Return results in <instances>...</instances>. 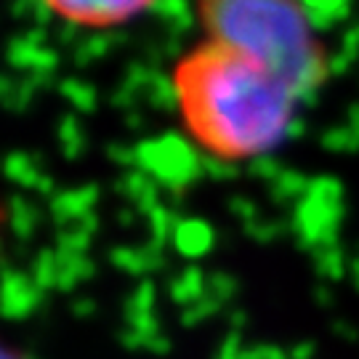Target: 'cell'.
I'll use <instances>...</instances> for the list:
<instances>
[{
    "label": "cell",
    "instance_id": "12",
    "mask_svg": "<svg viewBox=\"0 0 359 359\" xmlns=\"http://www.w3.org/2000/svg\"><path fill=\"white\" fill-rule=\"evenodd\" d=\"M59 144H62V154L69 160L80 157V152L86 149V136L75 115H65L59 120Z\"/></svg>",
    "mask_w": 359,
    "mask_h": 359
},
{
    "label": "cell",
    "instance_id": "1",
    "mask_svg": "<svg viewBox=\"0 0 359 359\" xmlns=\"http://www.w3.org/2000/svg\"><path fill=\"white\" fill-rule=\"evenodd\" d=\"M179 109L208 154L256 160L287 139L295 96L256 59L208 40L176 67Z\"/></svg>",
    "mask_w": 359,
    "mask_h": 359
},
{
    "label": "cell",
    "instance_id": "11",
    "mask_svg": "<svg viewBox=\"0 0 359 359\" xmlns=\"http://www.w3.org/2000/svg\"><path fill=\"white\" fill-rule=\"evenodd\" d=\"M176 243L184 253H203L208 245H210V229H208L203 221H187L181 224L179 231H176Z\"/></svg>",
    "mask_w": 359,
    "mask_h": 359
},
{
    "label": "cell",
    "instance_id": "19",
    "mask_svg": "<svg viewBox=\"0 0 359 359\" xmlns=\"http://www.w3.org/2000/svg\"><path fill=\"white\" fill-rule=\"evenodd\" d=\"M250 173L258 176V179H266V181H277L280 173H283V165L274 154H261L256 160H250Z\"/></svg>",
    "mask_w": 359,
    "mask_h": 359
},
{
    "label": "cell",
    "instance_id": "22",
    "mask_svg": "<svg viewBox=\"0 0 359 359\" xmlns=\"http://www.w3.org/2000/svg\"><path fill=\"white\" fill-rule=\"evenodd\" d=\"M341 51L348 53L351 59H357V56H359V25L348 27L346 32H344V40H341Z\"/></svg>",
    "mask_w": 359,
    "mask_h": 359
},
{
    "label": "cell",
    "instance_id": "10",
    "mask_svg": "<svg viewBox=\"0 0 359 359\" xmlns=\"http://www.w3.org/2000/svg\"><path fill=\"white\" fill-rule=\"evenodd\" d=\"M59 93L75 107L77 112H93L96 109V88L77 77H67L59 83Z\"/></svg>",
    "mask_w": 359,
    "mask_h": 359
},
{
    "label": "cell",
    "instance_id": "4",
    "mask_svg": "<svg viewBox=\"0 0 359 359\" xmlns=\"http://www.w3.org/2000/svg\"><path fill=\"white\" fill-rule=\"evenodd\" d=\"M65 22L96 29H117L126 19L149 8L154 0H48Z\"/></svg>",
    "mask_w": 359,
    "mask_h": 359
},
{
    "label": "cell",
    "instance_id": "7",
    "mask_svg": "<svg viewBox=\"0 0 359 359\" xmlns=\"http://www.w3.org/2000/svg\"><path fill=\"white\" fill-rule=\"evenodd\" d=\"M301 8L314 29H330L348 19L351 0H301Z\"/></svg>",
    "mask_w": 359,
    "mask_h": 359
},
{
    "label": "cell",
    "instance_id": "27",
    "mask_svg": "<svg viewBox=\"0 0 359 359\" xmlns=\"http://www.w3.org/2000/svg\"><path fill=\"white\" fill-rule=\"evenodd\" d=\"M3 359H19V357H16L13 351H6V354H3Z\"/></svg>",
    "mask_w": 359,
    "mask_h": 359
},
{
    "label": "cell",
    "instance_id": "9",
    "mask_svg": "<svg viewBox=\"0 0 359 359\" xmlns=\"http://www.w3.org/2000/svg\"><path fill=\"white\" fill-rule=\"evenodd\" d=\"M144 99L149 102V107L160 109V112H170L173 107H179V88H176V80L168 77L165 72L154 69L149 86L144 90Z\"/></svg>",
    "mask_w": 359,
    "mask_h": 359
},
{
    "label": "cell",
    "instance_id": "17",
    "mask_svg": "<svg viewBox=\"0 0 359 359\" xmlns=\"http://www.w3.org/2000/svg\"><path fill=\"white\" fill-rule=\"evenodd\" d=\"M3 104L11 109V112H25L29 107V99H32V86L27 83L25 77L22 80H13V77H3Z\"/></svg>",
    "mask_w": 359,
    "mask_h": 359
},
{
    "label": "cell",
    "instance_id": "16",
    "mask_svg": "<svg viewBox=\"0 0 359 359\" xmlns=\"http://www.w3.org/2000/svg\"><path fill=\"white\" fill-rule=\"evenodd\" d=\"M11 11L16 19L32 22V27H46L48 25V19L56 13L48 0H13Z\"/></svg>",
    "mask_w": 359,
    "mask_h": 359
},
{
    "label": "cell",
    "instance_id": "2",
    "mask_svg": "<svg viewBox=\"0 0 359 359\" xmlns=\"http://www.w3.org/2000/svg\"><path fill=\"white\" fill-rule=\"evenodd\" d=\"M210 40L245 53L277 75L295 104H314L330 72V56L311 38L301 0H200Z\"/></svg>",
    "mask_w": 359,
    "mask_h": 359
},
{
    "label": "cell",
    "instance_id": "14",
    "mask_svg": "<svg viewBox=\"0 0 359 359\" xmlns=\"http://www.w3.org/2000/svg\"><path fill=\"white\" fill-rule=\"evenodd\" d=\"M6 173H8L13 181L27 184V187H38L40 179H43V173H40L38 165L32 163V157L25 152L8 154V160H6Z\"/></svg>",
    "mask_w": 359,
    "mask_h": 359
},
{
    "label": "cell",
    "instance_id": "23",
    "mask_svg": "<svg viewBox=\"0 0 359 359\" xmlns=\"http://www.w3.org/2000/svg\"><path fill=\"white\" fill-rule=\"evenodd\" d=\"M351 65H354V59L348 56V53H335V56H330V72L333 75H344V72H348L351 69Z\"/></svg>",
    "mask_w": 359,
    "mask_h": 359
},
{
    "label": "cell",
    "instance_id": "18",
    "mask_svg": "<svg viewBox=\"0 0 359 359\" xmlns=\"http://www.w3.org/2000/svg\"><path fill=\"white\" fill-rule=\"evenodd\" d=\"M309 184L298 170H283L280 179L271 181V197L274 200H290V197H306Z\"/></svg>",
    "mask_w": 359,
    "mask_h": 359
},
{
    "label": "cell",
    "instance_id": "25",
    "mask_svg": "<svg viewBox=\"0 0 359 359\" xmlns=\"http://www.w3.org/2000/svg\"><path fill=\"white\" fill-rule=\"evenodd\" d=\"M304 130H306V120H304V117H293V123L287 126V139L304 136Z\"/></svg>",
    "mask_w": 359,
    "mask_h": 359
},
{
    "label": "cell",
    "instance_id": "21",
    "mask_svg": "<svg viewBox=\"0 0 359 359\" xmlns=\"http://www.w3.org/2000/svg\"><path fill=\"white\" fill-rule=\"evenodd\" d=\"M107 157L120 163V165H133L136 163V149H130L126 144H109L107 147Z\"/></svg>",
    "mask_w": 359,
    "mask_h": 359
},
{
    "label": "cell",
    "instance_id": "26",
    "mask_svg": "<svg viewBox=\"0 0 359 359\" xmlns=\"http://www.w3.org/2000/svg\"><path fill=\"white\" fill-rule=\"evenodd\" d=\"M348 126L359 130V104H351V107H348Z\"/></svg>",
    "mask_w": 359,
    "mask_h": 359
},
{
    "label": "cell",
    "instance_id": "6",
    "mask_svg": "<svg viewBox=\"0 0 359 359\" xmlns=\"http://www.w3.org/2000/svg\"><path fill=\"white\" fill-rule=\"evenodd\" d=\"M149 11L154 19H160V25L168 29V35L181 38L184 32H189L194 27V13L189 8V0H154Z\"/></svg>",
    "mask_w": 359,
    "mask_h": 359
},
{
    "label": "cell",
    "instance_id": "8",
    "mask_svg": "<svg viewBox=\"0 0 359 359\" xmlns=\"http://www.w3.org/2000/svg\"><path fill=\"white\" fill-rule=\"evenodd\" d=\"M126 32H120V29H107V32H96V35H90V38L80 40L75 46V53H72V59H75L77 67H88L93 65L96 59H102L107 53L117 48L120 43H126Z\"/></svg>",
    "mask_w": 359,
    "mask_h": 359
},
{
    "label": "cell",
    "instance_id": "24",
    "mask_svg": "<svg viewBox=\"0 0 359 359\" xmlns=\"http://www.w3.org/2000/svg\"><path fill=\"white\" fill-rule=\"evenodd\" d=\"M77 29H80L77 25H72V22H65V25L59 27V40H62V43H75ZM75 46H77V43H75Z\"/></svg>",
    "mask_w": 359,
    "mask_h": 359
},
{
    "label": "cell",
    "instance_id": "15",
    "mask_svg": "<svg viewBox=\"0 0 359 359\" xmlns=\"http://www.w3.org/2000/svg\"><path fill=\"white\" fill-rule=\"evenodd\" d=\"M322 147L327 152H357L359 149V130L351 126H333L322 133Z\"/></svg>",
    "mask_w": 359,
    "mask_h": 359
},
{
    "label": "cell",
    "instance_id": "13",
    "mask_svg": "<svg viewBox=\"0 0 359 359\" xmlns=\"http://www.w3.org/2000/svg\"><path fill=\"white\" fill-rule=\"evenodd\" d=\"M93 194H96V187L59 194V197L53 200V213H56V216H65V218L83 216V213H86V208L93 203Z\"/></svg>",
    "mask_w": 359,
    "mask_h": 359
},
{
    "label": "cell",
    "instance_id": "3",
    "mask_svg": "<svg viewBox=\"0 0 359 359\" xmlns=\"http://www.w3.org/2000/svg\"><path fill=\"white\" fill-rule=\"evenodd\" d=\"M133 149H136V163L144 173L163 181L170 189L187 187L203 170V157L179 133H163L157 139H144Z\"/></svg>",
    "mask_w": 359,
    "mask_h": 359
},
{
    "label": "cell",
    "instance_id": "5",
    "mask_svg": "<svg viewBox=\"0 0 359 359\" xmlns=\"http://www.w3.org/2000/svg\"><path fill=\"white\" fill-rule=\"evenodd\" d=\"M6 59H8V65L13 69H22L25 75H35V72L53 75V69L59 65V53L53 51V48H48V46H35L25 35L11 38Z\"/></svg>",
    "mask_w": 359,
    "mask_h": 359
},
{
    "label": "cell",
    "instance_id": "20",
    "mask_svg": "<svg viewBox=\"0 0 359 359\" xmlns=\"http://www.w3.org/2000/svg\"><path fill=\"white\" fill-rule=\"evenodd\" d=\"M203 170L213 179H234L237 176V165L231 160H224V157H216V154H205L203 157Z\"/></svg>",
    "mask_w": 359,
    "mask_h": 359
}]
</instances>
